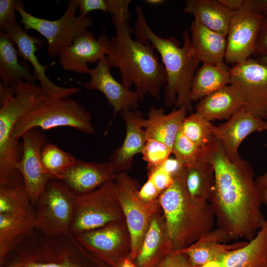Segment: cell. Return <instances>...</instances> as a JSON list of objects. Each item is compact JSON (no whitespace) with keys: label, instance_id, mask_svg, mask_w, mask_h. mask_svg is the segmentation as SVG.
I'll return each instance as SVG.
<instances>
[{"label":"cell","instance_id":"obj_30","mask_svg":"<svg viewBox=\"0 0 267 267\" xmlns=\"http://www.w3.org/2000/svg\"><path fill=\"white\" fill-rule=\"evenodd\" d=\"M230 84V68L224 62L218 65L202 63L193 78L190 100L191 102L199 101Z\"/></svg>","mask_w":267,"mask_h":267},{"label":"cell","instance_id":"obj_3","mask_svg":"<svg viewBox=\"0 0 267 267\" xmlns=\"http://www.w3.org/2000/svg\"><path fill=\"white\" fill-rule=\"evenodd\" d=\"M134 35L136 39L149 43L160 54L167 76L164 87V104L176 108L185 106L192 110L189 98L191 88L197 67L200 63L192 50L190 36L187 30L182 33L183 44L173 37L162 38L150 28L142 8L136 7Z\"/></svg>","mask_w":267,"mask_h":267},{"label":"cell","instance_id":"obj_43","mask_svg":"<svg viewBox=\"0 0 267 267\" xmlns=\"http://www.w3.org/2000/svg\"><path fill=\"white\" fill-rule=\"evenodd\" d=\"M79 9V14L87 16L88 13L93 10H101L107 12L106 0H75Z\"/></svg>","mask_w":267,"mask_h":267},{"label":"cell","instance_id":"obj_26","mask_svg":"<svg viewBox=\"0 0 267 267\" xmlns=\"http://www.w3.org/2000/svg\"><path fill=\"white\" fill-rule=\"evenodd\" d=\"M190 30L192 50L200 62L213 65L224 62L226 37L195 20L192 22Z\"/></svg>","mask_w":267,"mask_h":267},{"label":"cell","instance_id":"obj_18","mask_svg":"<svg viewBox=\"0 0 267 267\" xmlns=\"http://www.w3.org/2000/svg\"><path fill=\"white\" fill-rule=\"evenodd\" d=\"M214 137L222 144L227 158L234 162L240 157L238 148L243 140L255 132L267 131V121L242 108L226 122L215 126L210 123Z\"/></svg>","mask_w":267,"mask_h":267},{"label":"cell","instance_id":"obj_49","mask_svg":"<svg viewBox=\"0 0 267 267\" xmlns=\"http://www.w3.org/2000/svg\"><path fill=\"white\" fill-rule=\"evenodd\" d=\"M116 267H139L130 257L126 258L122 260Z\"/></svg>","mask_w":267,"mask_h":267},{"label":"cell","instance_id":"obj_46","mask_svg":"<svg viewBox=\"0 0 267 267\" xmlns=\"http://www.w3.org/2000/svg\"><path fill=\"white\" fill-rule=\"evenodd\" d=\"M162 165L173 178L180 174L185 168L175 157H169Z\"/></svg>","mask_w":267,"mask_h":267},{"label":"cell","instance_id":"obj_37","mask_svg":"<svg viewBox=\"0 0 267 267\" xmlns=\"http://www.w3.org/2000/svg\"><path fill=\"white\" fill-rule=\"evenodd\" d=\"M141 153L149 172L162 165L172 153V149L161 141L147 139Z\"/></svg>","mask_w":267,"mask_h":267},{"label":"cell","instance_id":"obj_32","mask_svg":"<svg viewBox=\"0 0 267 267\" xmlns=\"http://www.w3.org/2000/svg\"><path fill=\"white\" fill-rule=\"evenodd\" d=\"M215 181L214 170L210 163L201 160L193 166L186 167L185 186L188 192L194 199L208 202Z\"/></svg>","mask_w":267,"mask_h":267},{"label":"cell","instance_id":"obj_36","mask_svg":"<svg viewBox=\"0 0 267 267\" xmlns=\"http://www.w3.org/2000/svg\"><path fill=\"white\" fill-rule=\"evenodd\" d=\"M201 148L178 132L172 148V154L185 167L193 166L201 161Z\"/></svg>","mask_w":267,"mask_h":267},{"label":"cell","instance_id":"obj_7","mask_svg":"<svg viewBox=\"0 0 267 267\" xmlns=\"http://www.w3.org/2000/svg\"><path fill=\"white\" fill-rule=\"evenodd\" d=\"M90 113L69 97L46 99L21 117L15 124L12 137L17 140L33 128L48 130L58 127H70L92 134L95 130Z\"/></svg>","mask_w":267,"mask_h":267},{"label":"cell","instance_id":"obj_10","mask_svg":"<svg viewBox=\"0 0 267 267\" xmlns=\"http://www.w3.org/2000/svg\"><path fill=\"white\" fill-rule=\"evenodd\" d=\"M114 181L119 202L131 235V258L134 261L153 216L162 209L159 199L147 202L140 198L138 194L139 184L128 172L116 174Z\"/></svg>","mask_w":267,"mask_h":267},{"label":"cell","instance_id":"obj_38","mask_svg":"<svg viewBox=\"0 0 267 267\" xmlns=\"http://www.w3.org/2000/svg\"><path fill=\"white\" fill-rule=\"evenodd\" d=\"M107 12L112 16V23L129 21L131 18L129 11L130 0H106Z\"/></svg>","mask_w":267,"mask_h":267},{"label":"cell","instance_id":"obj_6","mask_svg":"<svg viewBox=\"0 0 267 267\" xmlns=\"http://www.w3.org/2000/svg\"><path fill=\"white\" fill-rule=\"evenodd\" d=\"M47 99L40 85L20 82L15 94H0V182L15 180L20 177L16 169L23 154V143L12 137L13 128L23 116Z\"/></svg>","mask_w":267,"mask_h":267},{"label":"cell","instance_id":"obj_11","mask_svg":"<svg viewBox=\"0 0 267 267\" xmlns=\"http://www.w3.org/2000/svg\"><path fill=\"white\" fill-rule=\"evenodd\" d=\"M75 194L57 179L49 180L35 205L36 227L48 235L69 232Z\"/></svg>","mask_w":267,"mask_h":267},{"label":"cell","instance_id":"obj_48","mask_svg":"<svg viewBox=\"0 0 267 267\" xmlns=\"http://www.w3.org/2000/svg\"><path fill=\"white\" fill-rule=\"evenodd\" d=\"M222 5L234 12L241 8L245 0H218Z\"/></svg>","mask_w":267,"mask_h":267},{"label":"cell","instance_id":"obj_40","mask_svg":"<svg viewBox=\"0 0 267 267\" xmlns=\"http://www.w3.org/2000/svg\"><path fill=\"white\" fill-rule=\"evenodd\" d=\"M17 0H0V28L8 22L16 20L15 7Z\"/></svg>","mask_w":267,"mask_h":267},{"label":"cell","instance_id":"obj_16","mask_svg":"<svg viewBox=\"0 0 267 267\" xmlns=\"http://www.w3.org/2000/svg\"><path fill=\"white\" fill-rule=\"evenodd\" d=\"M263 17L250 9L245 1L243 7L233 13L226 36V62L236 64L253 54Z\"/></svg>","mask_w":267,"mask_h":267},{"label":"cell","instance_id":"obj_29","mask_svg":"<svg viewBox=\"0 0 267 267\" xmlns=\"http://www.w3.org/2000/svg\"><path fill=\"white\" fill-rule=\"evenodd\" d=\"M221 262L224 267H267V220L252 239L227 253Z\"/></svg>","mask_w":267,"mask_h":267},{"label":"cell","instance_id":"obj_41","mask_svg":"<svg viewBox=\"0 0 267 267\" xmlns=\"http://www.w3.org/2000/svg\"><path fill=\"white\" fill-rule=\"evenodd\" d=\"M158 267H195L191 265L186 255L181 251H172Z\"/></svg>","mask_w":267,"mask_h":267},{"label":"cell","instance_id":"obj_52","mask_svg":"<svg viewBox=\"0 0 267 267\" xmlns=\"http://www.w3.org/2000/svg\"><path fill=\"white\" fill-rule=\"evenodd\" d=\"M258 62L267 65V54L261 57H259L256 59Z\"/></svg>","mask_w":267,"mask_h":267},{"label":"cell","instance_id":"obj_2","mask_svg":"<svg viewBox=\"0 0 267 267\" xmlns=\"http://www.w3.org/2000/svg\"><path fill=\"white\" fill-rule=\"evenodd\" d=\"M113 25L116 34L109 39L106 52L110 67L119 69L121 83L126 88L130 89L135 86L140 101L148 94L159 100L167 76L155 49L149 43L132 39L134 31L129 22L121 21Z\"/></svg>","mask_w":267,"mask_h":267},{"label":"cell","instance_id":"obj_9","mask_svg":"<svg viewBox=\"0 0 267 267\" xmlns=\"http://www.w3.org/2000/svg\"><path fill=\"white\" fill-rule=\"evenodd\" d=\"M125 220L114 180L92 192L75 197V208L69 232L74 236Z\"/></svg>","mask_w":267,"mask_h":267},{"label":"cell","instance_id":"obj_8","mask_svg":"<svg viewBox=\"0 0 267 267\" xmlns=\"http://www.w3.org/2000/svg\"><path fill=\"white\" fill-rule=\"evenodd\" d=\"M78 8L76 0H71L63 15L51 21L29 13L24 9V4L21 0H17L15 7L24 29L36 30L46 39L47 53L52 58L59 56L77 37L93 25L92 17L83 16L79 13L76 15Z\"/></svg>","mask_w":267,"mask_h":267},{"label":"cell","instance_id":"obj_31","mask_svg":"<svg viewBox=\"0 0 267 267\" xmlns=\"http://www.w3.org/2000/svg\"><path fill=\"white\" fill-rule=\"evenodd\" d=\"M36 228L35 219L0 214V263L17 244Z\"/></svg>","mask_w":267,"mask_h":267},{"label":"cell","instance_id":"obj_25","mask_svg":"<svg viewBox=\"0 0 267 267\" xmlns=\"http://www.w3.org/2000/svg\"><path fill=\"white\" fill-rule=\"evenodd\" d=\"M244 103L240 91L230 84L199 101L195 111L209 122L228 120L243 107Z\"/></svg>","mask_w":267,"mask_h":267},{"label":"cell","instance_id":"obj_45","mask_svg":"<svg viewBox=\"0 0 267 267\" xmlns=\"http://www.w3.org/2000/svg\"><path fill=\"white\" fill-rule=\"evenodd\" d=\"M255 181L261 202L267 207V171L257 177Z\"/></svg>","mask_w":267,"mask_h":267},{"label":"cell","instance_id":"obj_24","mask_svg":"<svg viewBox=\"0 0 267 267\" xmlns=\"http://www.w3.org/2000/svg\"><path fill=\"white\" fill-rule=\"evenodd\" d=\"M188 112L185 106L176 109L175 107L168 114L163 107L151 106L147 118L144 121V129L147 139H153L161 141L172 149L176 136Z\"/></svg>","mask_w":267,"mask_h":267},{"label":"cell","instance_id":"obj_33","mask_svg":"<svg viewBox=\"0 0 267 267\" xmlns=\"http://www.w3.org/2000/svg\"><path fill=\"white\" fill-rule=\"evenodd\" d=\"M24 184L0 185V214L24 216L35 220L34 208Z\"/></svg>","mask_w":267,"mask_h":267},{"label":"cell","instance_id":"obj_14","mask_svg":"<svg viewBox=\"0 0 267 267\" xmlns=\"http://www.w3.org/2000/svg\"><path fill=\"white\" fill-rule=\"evenodd\" d=\"M23 154L16 169L21 173L32 204L35 206L47 182L54 178L44 168L41 152L48 140L43 130L33 128L22 136Z\"/></svg>","mask_w":267,"mask_h":267},{"label":"cell","instance_id":"obj_12","mask_svg":"<svg viewBox=\"0 0 267 267\" xmlns=\"http://www.w3.org/2000/svg\"><path fill=\"white\" fill-rule=\"evenodd\" d=\"M75 236L89 253L111 267H116L124 259L131 258L132 238L126 220Z\"/></svg>","mask_w":267,"mask_h":267},{"label":"cell","instance_id":"obj_47","mask_svg":"<svg viewBox=\"0 0 267 267\" xmlns=\"http://www.w3.org/2000/svg\"><path fill=\"white\" fill-rule=\"evenodd\" d=\"M245 3L255 12L267 16V0H245Z\"/></svg>","mask_w":267,"mask_h":267},{"label":"cell","instance_id":"obj_28","mask_svg":"<svg viewBox=\"0 0 267 267\" xmlns=\"http://www.w3.org/2000/svg\"><path fill=\"white\" fill-rule=\"evenodd\" d=\"M14 43L3 32H0V84L13 89L22 81L35 83L27 61L19 63L18 51Z\"/></svg>","mask_w":267,"mask_h":267},{"label":"cell","instance_id":"obj_51","mask_svg":"<svg viewBox=\"0 0 267 267\" xmlns=\"http://www.w3.org/2000/svg\"><path fill=\"white\" fill-rule=\"evenodd\" d=\"M145 1L150 5H158L164 3L165 1L163 0H146Z\"/></svg>","mask_w":267,"mask_h":267},{"label":"cell","instance_id":"obj_23","mask_svg":"<svg viewBox=\"0 0 267 267\" xmlns=\"http://www.w3.org/2000/svg\"><path fill=\"white\" fill-rule=\"evenodd\" d=\"M230 240L225 231L216 227L203 234L189 246L178 251L186 255L191 265L201 267L210 261L221 262L227 253L242 247L248 242H236L229 245L225 243Z\"/></svg>","mask_w":267,"mask_h":267},{"label":"cell","instance_id":"obj_15","mask_svg":"<svg viewBox=\"0 0 267 267\" xmlns=\"http://www.w3.org/2000/svg\"><path fill=\"white\" fill-rule=\"evenodd\" d=\"M0 29L17 45L18 54L31 64L34 69L33 74L40 82L47 99L66 98L80 91L81 89L78 88L60 87L52 83L47 77L46 69L54 63L45 66L41 64L35 53L38 50L37 45L41 46L44 44L43 40L29 35L16 20L7 23Z\"/></svg>","mask_w":267,"mask_h":267},{"label":"cell","instance_id":"obj_13","mask_svg":"<svg viewBox=\"0 0 267 267\" xmlns=\"http://www.w3.org/2000/svg\"><path fill=\"white\" fill-rule=\"evenodd\" d=\"M230 85L244 99L243 108L256 117L267 118V65L248 59L230 68Z\"/></svg>","mask_w":267,"mask_h":267},{"label":"cell","instance_id":"obj_22","mask_svg":"<svg viewBox=\"0 0 267 267\" xmlns=\"http://www.w3.org/2000/svg\"><path fill=\"white\" fill-rule=\"evenodd\" d=\"M172 251V240L162 210L153 216L133 261L139 267H158Z\"/></svg>","mask_w":267,"mask_h":267},{"label":"cell","instance_id":"obj_44","mask_svg":"<svg viewBox=\"0 0 267 267\" xmlns=\"http://www.w3.org/2000/svg\"><path fill=\"white\" fill-rule=\"evenodd\" d=\"M138 194L143 200L152 202L158 199L161 192L157 188L152 180L148 178L146 182L140 187Z\"/></svg>","mask_w":267,"mask_h":267},{"label":"cell","instance_id":"obj_35","mask_svg":"<svg viewBox=\"0 0 267 267\" xmlns=\"http://www.w3.org/2000/svg\"><path fill=\"white\" fill-rule=\"evenodd\" d=\"M210 123L195 112L185 117L180 131L193 142L201 148H205L215 140L210 130Z\"/></svg>","mask_w":267,"mask_h":267},{"label":"cell","instance_id":"obj_20","mask_svg":"<svg viewBox=\"0 0 267 267\" xmlns=\"http://www.w3.org/2000/svg\"><path fill=\"white\" fill-rule=\"evenodd\" d=\"M126 125V135L122 145L110 155L108 162L115 174L128 172L134 156L141 153L147 140L142 113L137 109L120 112Z\"/></svg>","mask_w":267,"mask_h":267},{"label":"cell","instance_id":"obj_1","mask_svg":"<svg viewBox=\"0 0 267 267\" xmlns=\"http://www.w3.org/2000/svg\"><path fill=\"white\" fill-rule=\"evenodd\" d=\"M201 159L210 163L215 172V185L208 202L217 227L231 240L250 241L267 221L261 211L252 165L240 157L230 161L215 138L203 148Z\"/></svg>","mask_w":267,"mask_h":267},{"label":"cell","instance_id":"obj_50","mask_svg":"<svg viewBox=\"0 0 267 267\" xmlns=\"http://www.w3.org/2000/svg\"><path fill=\"white\" fill-rule=\"evenodd\" d=\"M201 267H224V266L222 262L214 261L209 262Z\"/></svg>","mask_w":267,"mask_h":267},{"label":"cell","instance_id":"obj_27","mask_svg":"<svg viewBox=\"0 0 267 267\" xmlns=\"http://www.w3.org/2000/svg\"><path fill=\"white\" fill-rule=\"evenodd\" d=\"M184 11L192 15L195 21L226 38L234 12L218 0H186Z\"/></svg>","mask_w":267,"mask_h":267},{"label":"cell","instance_id":"obj_19","mask_svg":"<svg viewBox=\"0 0 267 267\" xmlns=\"http://www.w3.org/2000/svg\"><path fill=\"white\" fill-rule=\"evenodd\" d=\"M109 41L106 34L100 35L96 39L92 32H85L60 53L61 67L66 71L89 74L88 63L98 62L106 56Z\"/></svg>","mask_w":267,"mask_h":267},{"label":"cell","instance_id":"obj_39","mask_svg":"<svg viewBox=\"0 0 267 267\" xmlns=\"http://www.w3.org/2000/svg\"><path fill=\"white\" fill-rule=\"evenodd\" d=\"M150 178L161 193L173 183L172 176L161 165L148 173Z\"/></svg>","mask_w":267,"mask_h":267},{"label":"cell","instance_id":"obj_4","mask_svg":"<svg viewBox=\"0 0 267 267\" xmlns=\"http://www.w3.org/2000/svg\"><path fill=\"white\" fill-rule=\"evenodd\" d=\"M0 267H111L86 249L70 233L46 234L35 228Z\"/></svg>","mask_w":267,"mask_h":267},{"label":"cell","instance_id":"obj_34","mask_svg":"<svg viewBox=\"0 0 267 267\" xmlns=\"http://www.w3.org/2000/svg\"><path fill=\"white\" fill-rule=\"evenodd\" d=\"M41 156L46 170L54 178L59 180L61 179L64 172L76 160L72 154L49 143L43 147Z\"/></svg>","mask_w":267,"mask_h":267},{"label":"cell","instance_id":"obj_5","mask_svg":"<svg viewBox=\"0 0 267 267\" xmlns=\"http://www.w3.org/2000/svg\"><path fill=\"white\" fill-rule=\"evenodd\" d=\"M186 167L173 178L172 184L159 197L174 251L194 243L213 229L215 218L209 202L192 198L185 183Z\"/></svg>","mask_w":267,"mask_h":267},{"label":"cell","instance_id":"obj_21","mask_svg":"<svg viewBox=\"0 0 267 267\" xmlns=\"http://www.w3.org/2000/svg\"><path fill=\"white\" fill-rule=\"evenodd\" d=\"M116 174L108 162L94 163L76 159L59 181L74 194L83 195L114 180Z\"/></svg>","mask_w":267,"mask_h":267},{"label":"cell","instance_id":"obj_42","mask_svg":"<svg viewBox=\"0 0 267 267\" xmlns=\"http://www.w3.org/2000/svg\"><path fill=\"white\" fill-rule=\"evenodd\" d=\"M267 54V16L264 17L258 32L253 55L261 57Z\"/></svg>","mask_w":267,"mask_h":267},{"label":"cell","instance_id":"obj_17","mask_svg":"<svg viewBox=\"0 0 267 267\" xmlns=\"http://www.w3.org/2000/svg\"><path fill=\"white\" fill-rule=\"evenodd\" d=\"M110 68L106 56L98 61L95 68L89 69V74L90 76V79L82 83L88 90H97L102 92L106 97L108 104L113 108V114L104 134L107 133L118 113L126 109H136L140 101L135 90L127 89L114 78Z\"/></svg>","mask_w":267,"mask_h":267}]
</instances>
